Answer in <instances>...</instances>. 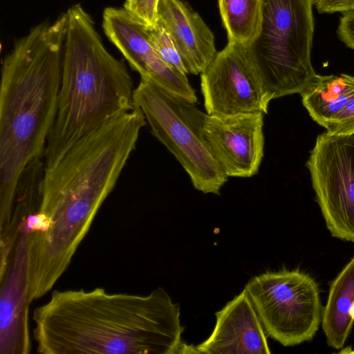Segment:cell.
I'll list each match as a JSON object with an SVG mask.
<instances>
[{
    "mask_svg": "<svg viewBox=\"0 0 354 354\" xmlns=\"http://www.w3.org/2000/svg\"><path fill=\"white\" fill-rule=\"evenodd\" d=\"M180 315L161 287L145 296L55 290L33 312V337L42 354L180 353L186 346Z\"/></svg>",
    "mask_w": 354,
    "mask_h": 354,
    "instance_id": "cell-1",
    "label": "cell"
},
{
    "mask_svg": "<svg viewBox=\"0 0 354 354\" xmlns=\"http://www.w3.org/2000/svg\"><path fill=\"white\" fill-rule=\"evenodd\" d=\"M147 124L136 104L74 145L56 163L45 167L39 211L48 230L32 233L30 245L43 261L68 266L102 203L136 148Z\"/></svg>",
    "mask_w": 354,
    "mask_h": 354,
    "instance_id": "cell-2",
    "label": "cell"
},
{
    "mask_svg": "<svg viewBox=\"0 0 354 354\" xmlns=\"http://www.w3.org/2000/svg\"><path fill=\"white\" fill-rule=\"evenodd\" d=\"M66 15L15 41L3 59L0 89V232L10 223L19 178L44 158L61 84Z\"/></svg>",
    "mask_w": 354,
    "mask_h": 354,
    "instance_id": "cell-3",
    "label": "cell"
},
{
    "mask_svg": "<svg viewBox=\"0 0 354 354\" xmlns=\"http://www.w3.org/2000/svg\"><path fill=\"white\" fill-rule=\"evenodd\" d=\"M65 15L61 84L56 117L44 154L45 167L136 106L127 66L104 46L91 15L79 3Z\"/></svg>",
    "mask_w": 354,
    "mask_h": 354,
    "instance_id": "cell-4",
    "label": "cell"
},
{
    "mask_svg": "<svg viewBox=\"0 0 354 354\" xmlns=\"http://www.w3.org/2000/svg\"><path fill=\"white\" fill-rule=\"evenodd\" d=\"M313 6V0H261L260 30L247 50L274 99L301 94L317 75Z\"/></svg>",
    "mask_w": 354,
    "mask_h": 354,
    "instance_id": "cell-5",
    "label": "cell"
},
{
    "mask_svg": "<svg viewBox=\"0 0 354 354\" xmlns=\"http://www.w3.org/2000/svg\"><path fill=\"white\" fill-rule=\"evenodd\" d=\"M135 104L142 110L151 133L175 156L194 187L220 194L227 176L215 158L203 132L207 114L149 79L134 89Z\"/></svg>",
    "mask_w": 354,
    "mask_h": 354,
    "instance_id": "cell-6",
    "label": "cell"
},
{
    "mask_svg": "<svg viewBox=\"0 0 354 354\" xmlns=\"http://www.w3.org/2000/svg\"><path fill=\"white\" fill-rule=\"evenodd\" d=\"M247 290L267 335L284 346L310 341L322 323L318 283L308 274L283 269L251 279Z\"/></svg>",
    "mask_w": 354,
    "mask_h": 354,
    "instance_id": "cell-7",
    "label": "cell"
},
{
    "mask_svg": "<svg viewBox=\"0 0 354 354\" xmlns=\"http://www.w3.org/2000/svg\"><path fill=\"white\" fill-rule=\"evenodd\" d=\"M306 167L331 236L354 243V134H319Z\"/></svg>",
    "mask_w": 354,
    "mask_h": 354,
    "instance_id": "cell-8",
    "label": "cell"
},
{
    "mask_svg": "<svg viewBox=\"0 0 354 354\" xmlns=\"http://www.w3.org/2000/svg\"><path fill=\"white\" fill-rule=\"evenodd\" d=\"M201 88L207 114L226 117L268 113L274 99L266 89L247 47L227 42L201 74Z\"/></svg>",
    "mask_w": 354,
    "mask_h": 354,
    "instance_id": "cell-9",
    "label": "cell"
},
{
    "mask_svg": "<svg viewBox=\"0 0 354 354\" xmlns=\"http://www.w3.org/2000/svg\"><path fill=\"white\" fill-rule=\"evenodd\" d=\"M102 28L142 79H149L171 94L196 104L194 90L186 75L169 66L156 53L149 39L148 27L124 8L107 7Z\"/></svg>",
    "mask_w": 354,
    "mask_h": 354,
    "instance_id": "cell-10",
    "label": "cell"
},
{
    "mask_svg": "<svg viewBox=\"0 0 354 354\" xmlns=\"http://www.w3.org/2000/svg\"><path fill=\"white\" fill-rule=\"evenodd\" d=\"M263 115L207 114L204 136L227 177L250 178L258 173L264 156Z\"/></svg>",
    "mask_w": 354,
    "mask_h": 354,
    "instance_id": "cell-11",
    "label": "cell"
},
{
    "mask_svg": "<svg viewBox=\"0 0 354 354\" xmlns=\"http://www.w3.org/2000/svg\"><path fill=\"white\" fill-rule=\"evenodd\" d=\"M28 236L19 231L9 268L0 281L1 354H27L31 350L27 279Z\"/></svg>",
    "mask_w": 354,
    "mask_h": 354,
    "instance_id": "cell-12",
    "label": "cell"
},
{
    "mask_svg": "<svg viewBox=\"0 0 354 354\" xmlns=\"http://www.w3.org/2000/svg\"><path fill=\"white\" fill-rule=\"evenodd\" d=\"M215 315L214 328L196 346L198 353H271L263 324L245 288Z\"/></svg>",
    "mask_w": 354,
    "mask_h": 354,
    "instance_id": "cell-13",
    "label": "cell"
},
{
    "mask_svg": "<svg viewBox=\"0 0 354 354\" xmlns=\"http://www.w3.org/2000/svg\"><path fill=\"white\" fill-rule=\"evenodd\" d=\"M157 23L171 35L188 73L201 74L217 55L213 32L181 0H159Z\"/></svg>",
    "mask_w": 354,
    "mask_h": 354,
    "instance_id": "cell-14",
    "label": "cell"
},
{
    "mask_svg": "<svg viewBox=\"0 0 354 354\" xmlns=\"http://www.w3.org/2000/svg\"><path fill=\"white\" fill-rule=\"evenodd\" d=\"M354 303V257L330 283L323 308L322 327L330 348L342 349L348 337L353 320L349 315Z\"/></svg>",
    "mask_w": 354,
    "mask_h": 354,
    "instance_id": "cell-15",
    "label": "cell"
},
{
    "mask_svg": "<svg viewBox=\"0 0 354 354\" xmlns=\"http://www.w3.org/2000/svg\"><path fill=\"white\" fill-rule=\"evenodd\" d=\"M353 94L354 76L317 74L300 95L311 118L326 129Z\"/></svg>",
    "mask_w": 354,
    "mask_h": 354,
    "instance_id": "cell-16",
    "label": "cell"
},
{
    "mask_svg": "<svg viewBox=\"0 0 354 354\" xmlns=\"http://www.w3.org/2000/svg\"><path fill=\"white\" fill-rule=\"evenodd\" d=\"M228 42L248 47L257 36L261 21V0H218Z\"/></svg>",
    "mask_w": 354,
    "mask_h": 354,
    "instance_id": "cell-17",
    "label": "cell"
},
{
    "mask_svg": "<svg viewBox=\"0 0 354 354\" xmlns=\"http://www.w3.org/2000/svg\"><path fill=\"white\" fill-rule=\"evenodd\" d=\"M149 39L158 56L171 68L186 75L188 72L169 32L160 24L148 28Z\"/></svg>",
    "mask_w": 354,
    "mask_h": 354,
    "instance_id": "cell-18",
    "label": "cell"
},
{
    "mask_svg": "<svg viewBox=\"0 0 354 354\" xmlns=\"http://www.w3.org/2000/svg\"><path fill=\"white\" fill-rule=\"evenodd\" d=\"M159 0H125L123 8L148 28L157 24Z\"/></svg>",
    "mask_w": 354,
    "mask_h": 354,
    "instance_id": "cell-19",
    "label": "cell"
},
{
    "mask_svg": "<svg viewBox=\"0 0 354 354\" xmlns=\"http://www.w3.org/2000/svg\"><path fill=\"white\" fill-rule=\"evenodd\" d=\"M326 129V132L333 135L349 136L354 134V94Z\"/></svg>",
    "mask_w": 354,
    "mask_h": 354,
    "instance_id": "cell-20",
    "label": "cell"
},
{
    "mask_svg": "<svg viewBox=\"0 0 354 354\" xmlns=\"http://www.w3.org/2000/svg\"><path fill=\"white\" fill-rule=\"evenodd\" d=\"M342 13L337 27V36L346 46L354 50V8Z\"/></svg>",
    "mask_w": 354,
    "mask_h": 354,
    "instance_id": "cell-21",
    "label": "cell"
},
{
    "mask_svg": "<svg viewBox=\"0 0 354 354\" xmlns=\"http://www.w3.org/2000/svg\"><path fill=\"white\" fill-rule=\"evenodd\" d=\"M319 13L344 12L354 8V0H313Z\"/></svg>",
    "mask_w": 354,
    "mask_h": 354,
    "instance_id": "cell-22",
    "label": "cell"
},
{
    "mask_svg": "<svg viewBox=\"0 0 354 354\" xmlns=\"http://www.w3.org/2000/svg\"><path fill=\"white\" fill-rule=\"evenodd\" d=\"M349 315H350L351 317L352 318V319L354 321V303L351 306V308L349 311Z\"/></svg>",
    "mask_w": 354,
    "mask_h": 354,
    "instance_id": "cell-23",
    "label": "cell"
}]
</instances>
